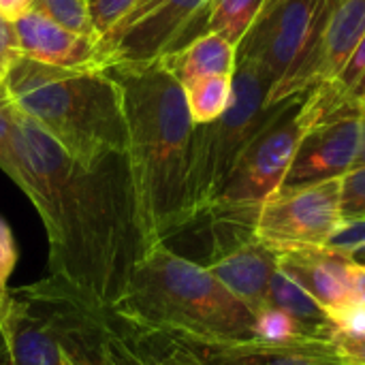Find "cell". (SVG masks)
<instances>
[{
  "mask_svg": "<svg viewBox=\"0 0 365 365\" xmlns=\"http://www.w3.org/2000/svg\"><path fill=\"white\" fill-rule=\"evenodd\" d=\"M13 152V182L45 225L49 276L107 312L145 255L126 156L86 167L17 107Z\"/></svg>",
  "mask_w": 365,
  "mask_h": 365,
  "instance_id": "6da1fadb",
  "label": "cell"
},
{
  "mask_svg": "<svg viewBox=\"0 0 365 365\" xmlns=\"http://www.w3.org/2000/svg\"><path fill=\"white\" fill-rule=\"evenodd\" d=\"M126 120V167L145 252L188 227L186 178L192 118L184 88L160 64H113Z\"/></svg>",
  "mask_w": 365,
  "mask_h": 365,
  "instance_id": "7a4b0ae2",
  "label": "cell"
},
{
  "mask_svg": "<svg viewBox=\"0 0 365 365\" xmlns=\"http://www.w3.org/2000/svg\"><path fill=\"white\" fill-rule=\"evenodd\" d=\"M13 105L86 167L126 154L122 88L98 66H49L19 56L2 79Z\"/></svg>",
  "mask_w": 365,
  "mask_h": 365,
  "instance_id": "3957f363",
  "label": "cell"
},
{
  "mask_svg": "<svg viewBox=\"0 0 365 365\" xmlns=\"http://www.w3.org/2000/svg\"><path fill=\"white\" fill-rule=\"evenodd\" d=\"M111 317L169 338L248 340L255 312L240 302L205 265L167 244L150 248L135 265Z\"/></svg>",
  "mask_w": 365,
  "mask_h": 365,
  "instance_id": "277c9868",
  "label": "cell"
},
{
  "mask_svg": "<svg viewBox=\"0 0 365 365\" xmlns=\"http://www.w3.org/2000/svg\"><path fill=\"white\" fill-rule=\"evenodd\" d=\"M269 90L257 68L237 62L229 109L216 122L195 126L186 178L188 225L210 214L242 152L280 109L282 103L269 105Z\"/></svg>",
  "mask_w": 365,
  "mask_h": 365,
  "instance_id": "5b68a950",
  "label": "cell"
},
{
  "mask_svg": "<svg viewBox=\"0 0 365 365\" xmlns=\"http://www.w3.org/2000/svg\"><path fill=\"white\" fill-rule=\"evenodd\" d=\"M312 90L287 98L267 126L242 152L207 218L255 229L259 207L282 188L302 137L306 135L304 105Z\"/></svg>",
  "mask_w": 365,
  "mask_h": 365,
  "instance_id": "8992f818",
  "label": "cell"
},
{
  "mask_svg": "<svg viewBox=\"0 0 365 365\" xmlns=\"http://www.w3.org/2000/svg\"><path fill=\"white\" fill-rule=\"evenodd\" d=\"M325 6L327 0H265L257 21L235 47L237 62L257 68L272 86L269 105L287 101L289 83L314 47Z\"/></svg>",
  "mask_w": 365,
  "mask_h": 365,
  "instance_id": "52a82bcc",
  "label": "cell"
},
{
  "mask_svg": "<svg viewBox=\"0 0 365 365\" xmlns=\"http://www.w3.org/2000/svg\"><path fill=\"white\" fill-rule=\"evenodd\" d=\"M210 0H137L133 9L96 43L94 66L148 64L175 51L197 19H205Z\"/></svg>",
  "mask_w": 365,
  "mask_h": 365,
  "instance_id": "ba28073f",
  "label": "cell"
},
{
  "mask_svg": "<svg viewBox=\"0 0 365 365\" xmlns=\"http://www.w3.org/2000/svg\"><path fill=\"white\" fill-rule=\"evenodd\" d=\"M342 178L304 186H282L263 201L255 237L276 252L321 248L342 222Z\"/></svg>",
  "mask_w": 365,
  "mask_h": 365,
  "instance_id": "9c48e42d",
  "label": "cell"
},
{
  "mask_svg": "<svg viewBox=\"0 0 365 365\" xmlns=\"http://www.w3.org/2000/svg\"><path fill=\"white\" fill-rule=\"evenodd\" d=\"M26 291L45 312L68 365H128L107 312L94 310L56 278L28 284Z\"/></svg>",
  "mask_w": 365,
  "mask_h": 365,
  "instance_id": "30bf717a",
  "label": "cell"
},
{
  "mask_svg": "<svg viewBox=\"0 0 365 365\" xmlns=\"http://www.w3.org/2000/svg\"><path fill=\"white\" fill-rule=\"evenodd\" d=\"M205 267L257 317L267 308L278 252L261 244L252 227L214 220V248Z\"/></svg>",
  "mask_w": 365,
  "mask_h": 365,
  "instance_id": "8fae6325",
  "label": "cell"
},
{
  "mask_svg": "<svg viewBox=\"0 0 365 365\" xmlns=\"http://www.w3.org/2000/svg\"><path fill=\"white\" fill-rule=\"evenodd\" d=\"M201 365H346L331 340L302 336L295 340H192L173 338Z\"/></svg>",
  "mask_w": 365,
  "mask_h": 365,
  "instance_id": "7c38bea8",
  "label": "cell"
},
{
  "mask_svg": "<svg viewBox=\"0 0 365 365\" xmlns=\"http://www.w3.org/2000/svg\"><path fill=\"white\" fill-rule=\"evenodd\" d=\"M365 34V0H327L314 47L293 77L287 98L334 81Z\"/></svg>",
  "mask_w": 365,
  "mask_h": 365,
  "instance_id": "4fadbf2b",
  "label": "cell"
},
{
  "mask_svg": "<svg viewBox=\"0 0 365 365\" xmlns=\"http://www.w3.org/2000/svg\"><path fill=\"white\" fill-rule=\"evenodd\" d=\"M364 113L344 115L306 130L282 186H304L346 175L361 152Z\"/></svg>",
  "mask_w": 365,
  "mask_h": 365,
  "instance_id": "5bb4252c",
  "label": "cell"
},
{
  "mask_svg": "<svg viewBox=\"0 0 365 365\" xmlns=\"http://www.w3.org/2000/svg\"><path fill=\"white\" fill-rule=\"evenodd\" d=\"M0 365H68L51 325L21 289H9L0 297Z\"/></svg>",
  "mask_w": 365,
  "mask_h": 365,
  "instance_id": "9a60e30c",
  "label": "cell"
},
{
  "mask_svg": "<svg viewBox=\"0 0 365 365\" xmlns=\"http://www.w3.org/2000/svg\"><path fill=\"white\" fill-rule=\"evenodd\" d=\"M355 259L329 252L325 248H299L278 252V269L299 284L321 308L336 312L355 304L349 267Z\"/></svg>",
  "mask_w": 365,
  "mask_h": 365,
  "instance_id": "2e32d148",
  "label": "cell"
},
{
  "mask_svg": "<svg viewBox=\"0 0 365 365\" xmlns=\"http://www.w3.org/2000/svg\"><path fill=\"white\" fill-rule=\"evenodd\" d=\"M19 53L49 66H94L96 43L30 9L15 21Z\"/></svg>",
  "mask_w": 365,
  "mask_h": 365,
  "instance_id": "e0dca14e",
  "label": "cell"
},
{
  "mask_svg": "<svg viewBox=\"0 0 365 365\" xmlns=\"http://www.w3.org/2000/svg\"><path fill=\"white\" fill-rule=\"evenodd\" d=\"M160 64L186 88L197 79L212 75H233L237 53L235 47L216 32H203L190 38L184 47L158 58Z\"/></svg>",
  "mask_w": 365,
  "mask_h": 365,
  "instance_id": "ac0fdd59",
  "label": "cell"
},
{
  "mask_svg": "<svg viewBox=\"0 0 365 365\" xmlns=\"http://www.w3.org/2000/svg\"><path fill=\"white\" fill-rule=\"evenodd\" d=\"M109 325L128 365H201L173 338L124 323L107 312Z\"/></svg>",
  "mask_w": 365,
  "mask_h": 365,
  "instance_id": "d6986e66",
  "label": "cell"
},
{
  "mask_svg": "<svg viewBox=\"0 0 365 365\" xmlns=\"http://www.w3.org/2000/svg\"><path fill=\"white\" fill-rule=\"evenodd\" d=\"M267 306L280 308L295 321L306 325L312 334L331 340V323L325 308H321L299 284H295L284 272L276 269L269 280Z\"/></svg>",
  "mask_w": 365,
  "mask_h": 365,
  "instance_id": "ffe728a7",
  "label": "cell"
},
{
  "mask_svg": "<svg viewBox=\"0 0 365 365\" xmlns=\"http://www.w3.org/2000/svg\"><path fill=\"white\" fill-rule=\"evenodd\" d=\"M186 107L195 126L216 122L231 105L233 75H212L184 88Z\"/></svg>",
  "mask_w": 365,
  "mask_h": 365,
  "instance_id": "44dd1931",
  "label": "cell"
},
{
  "mask_svg": "<svg viewBox=\"0 0 365 365\" xmlns=\"http://www.w3.org/2000/svg\"><path fill=\"white\" fill-rule=\"evenodd\" d=\"M263 6L265 0H210L205 11V32H216L237 47Z\"/></svg>",
  "mask_w": 365,
  "mask_h": 365,
  "instance_id": "7402d4cb",
  "label": "cell"
},
{
  "mask_svg": "<svg viewBox=\"0 0 365 365\" xmlns=\"http://www.w3.org/2000/svg\"><path fill=\"white\" fill-rule=\"evenodd\" d=\"M30 9L43 13L51 21L60 24L62 28L86 36L90 41H98V34L90 19V6L88 0H32Z\"/></svg>",
  "mask_w": 365,
  "mask_h": 365,
  "instance_id": "603a6c76",
  "label": "cell"
},
{
  "mask_svg": "<svg viewBox=\"0 0 365 365\" xmlns=\"http://www.w3.org/2000/svg\"><path fill=\"white\" fill-rule=\"evenodd\" d=\"M302 336H317V334H312L306 325H302L299 321H295L291 314L282 312L280 308L267 306L257 314L255 338H259V340L282 342V340H295ZM317 338H321V336H317Z\"/></svg>",
  "mask_w": 365,
  "mask_h": 365,
  "instance_id": "cb8c5ba5",
  "label": "cell"
},
{
  "mask_svg": "<svg viewBox=\"0 0 365 365\" xmlns=\"http://www.w3.org/2000/svg\"><path fill=\"white\" fill-rule=\"evenodd\" d=\"M321 248L355 259L357 252L365 250V216L351 220L342 218V222L334 229V233L327 237V242Z\"/></svg>",
  "mask_w": 365,
  "mask_h": 365,
  "instance_id": "d4e9b609",
  "label": "cell"
},
{
  "mask_svg": "<svg viewBox=\"0 0 365 365\" xmlns=\"http://www.w3.org/2000/svg\"><path fill=\"white\" fill-rule=\"evenodd\" d=\"M13 128H15V105L9 94L0 92V169L15 180V152H13Z\"/></svg>",
  "mask_w": 365,
  "mask_h": 365,
  "instance_id": "484cf974",
  "label": "cell"
},
{
  "mask_svg": "<svg viewBox=\"0 0 365 365\" xmlns=\"http://www.w3.org/2000/svg\"><path fill=\"white\" fill-rule=\"evenodd\" d=\"M340 212L344 220L365 216V167H355L342 175Z\"/></svg>",
  "mask_w": 365,
  "mask_h": 365,
  "instance_id": "4316f807",
  "label": "cell"
},
{
  "mask_svg": "<svg viewBox=\"0 0 365 365\" xmlns=\"http://www.w3.org/2000/svg\"><path fill=\"white\" fill-rule=\"evenodd\" d=\"M137 0H88L92 26L101 36H105L135 4ZM98 43V41H96Z\"/></svg>",
  "mask_w": 365,
  "mask_h": 365,
  "instance_id": "83f0119b",
  "label": "cell"
},
{
  "mask_svg": "<svg viewBox=\"0 0 365 365\" xmlns=\"http://www.w3.org/2000/svg\"><path fill=\"white\" fill-rule=\"evenodd\" d=\"M365 77V34L364 38L359 41L357 49L353 51L351 60L346 62V66L342 68V73L334 79V81H327V86L340 94V96H346V98H353V92L355 88L361 83V79ZM355 101V98H353ZM359 105V103H357Z\"/></svg>",
  "mask_w": 365,
  "mask_h": 365,
  "instance_id": "f1b7e54d",
  "label": "cell"
},
{
  "mask_svg": "<svg viewBox=\"0 0 365 365\" xmlns=\"http://www.w3.org/2000/svg\"><path fill=\"white\" fill-rule=\"evenodd\" d=\"M331 329L344 336L364 338L365 336V304H349L346 308H340L336 312H329Z\"/></svg>",
  "mask_w": 365,
  "mask_h": 365,
  "instance_id": "f546056e",
  "label": "cell"
},
{
  "mask_svg": "<svg viewBox=\"0 0 365 365\" xmlns=\"http://www.w3.org/2000/svg\"><path fill=\"white\" fill-rule=\"evenodd\" d=\"M17 263V248L9 225L0 218V297L9 291V280Z\"/></svg>",
  "mask_w": 365,
  "mask_h": 365,
  "instance_id": "4dcf8cb0",
  "label": "cell"
},
{
  "mask_svg": "<svg viewBox=\"0 0 365 365\" xmlns=\"http://www.w3.org/2000/svg\"><path fill=\"white\" fill-rule=\"evenodd\" d=\"M19 56L21 53H19V45H17L15 24H13V19L0 15V79H4V75L17 62Z\"/></svg>",
  "mask_w": 365,
  "mask_h": 365,
  "instance_id": "1f68e13d",
  "label": "cell"
},
{
  "mask_svg": "<svg viewBox=\"0 0 365 365\" xmlns=\"http://www.w3.org/2000/svg\"><path fill=\"white\" fill-rule=\"evenodd\" d=\"M331 342L346 365H365V336L353 338L331 329Z\"/></svg>",
  "mask_w": 365,
  "mask_h": 365,
  "instance_id": "d6a6232c",
  "label": "cell"
},
{
  "mask_svg": "<svg viewBox=\"0 0 365 365\" xmlns=\"http://www.w3.org/2000/svg\"><path fill=\"white\" fill-rule=\"evenodd\" d=\"M349 282H351L353 299L359 304H365V263L355 261L349 267Z\"/></svg>",
  "mask_w": 365,
  "mask_h": 365,
  "instance_id": "836d02e7",
  "label": "cell"
},
{
  "mask_svg": "<svg viewBox=\"0 0 365 365\" xmlns=\"http://www.w3.org/2000/svg\"><path fill=\"white\" fill-rule=\"evenodd\" d=\"M30 4H32V0H0V15L15 21L26 11H30Z\"/></svg>",
  "mask_w": 365,
  "mask_h": 365,
  "instance_id": "e575fe53",
  "label": "cell"
},
{
  "mask_svg": "<svg viewBox=\"0 0 365 365\" xmlns=\"http://www.w3.org/2000/svg\"><path fill=\"white\" fill-rule=\"evenodd\" d=\"M353 98H355V103H359V107L365 111V77L361 79V83L355 88V92H353Z\"/></svg>",
  "mask_w": 365,
  "mask_h": 365,
  "instance_id": "d590c367",
  "label": "cell"
},
{
  "mask_svg": "<svg viewBox=\"0 0 365 365\" xmlns=\"http://www.w3.org/2000/svg\"><path fill=\"white\" fill-rule=\"evenodd\" d=\"M364 122H365V113H364ZM355 167H365V135H364V143H361V152H359V156H357ZM355 167H353V169H355Z\"/></svg>",
  "mask_w": 365,
  "mask_h": 365,
  "instance_id": "8d00e7d4",
  "label": "cell"
},
{
  "mask_svg": "<svg viewBox=\"0 0 365 365\" xmlns=\"http://www.w3.org/2000/svg\"><path fill=\"white\" fill-rule=\"evenodd\" d=\"M0 92H2V79H0Z\"/></svg>",
  "mask_w": 365,
  "mask_h": 365,
  "instance_id": "74e56055",
  "label": "cell"
}]
</instances>
